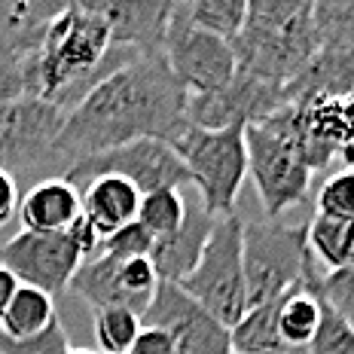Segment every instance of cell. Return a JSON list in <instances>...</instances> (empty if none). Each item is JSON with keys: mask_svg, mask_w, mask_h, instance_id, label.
I'll list each match as a JSON object with an SVG mask.
<instances>
[{"mask_svg": "<svg viewBox=\"0 0 354 354\" xmlns=\"http://www.w3.org/2000/svg\"><path fill=\"white\" fill-rule=\"evenodd\" d=\"M122 177L131 187L141 189V196L156 193V189H180L189 183L187 165L174 153L171 144L156 141V138H144V141H131L113 150L95 153V156L80 159L77 165L64 174V180L83 189L95 177Z\"/></svg>", "mask_w": 354, "mask_h": 354, "instance_id": "9", "label": "cell"}, {"mask_svg": "<svg viewBox=\"0 0 354 354\" xmlns=\"http://www.w3.org/2000/svg\"><path fill=\"white\" fill-rule=\"evenodd\" d=\"M241 230H245V220L239 214L217 217L196 269L177 284L189 299H196L205 312H211L226 327H232L248 312Z\"/></svg>", "mask_w": 354, "mask_h": 354, "instance_id": "6", "label": "cell"}, {"mask_svg": "<svg viewBox=\"0 0 354 354\" xmlns=\"http://www.w3.org/2000/svg\"><path fill=\"white\" fill-rule=\"evenodd\" d=\"M68 290L83 299L86 306H92V312H98V308H129L135 315L147 312V306L122 281V260L107 254H98L80 266Z\"/></svg>", "mask_w": 354, "mask_h": 354, "instance_id": "19", "label": "cell"}, {"mask_svg": "<svg viewBox=\"0 0 354 354\" xmlns=\"http://www.w3.org/2000/svg\"><path fill=\"white\" fill-rule=\"evenodd\" d=\"M0 266H6L19 284L37 287L55 299L68 293L71 278L83 266V250L68 232L21 230L0 248Z\"/></svg>", "mask_w": 354, "mask_h": 354, "instance_id": "11", "label": "cell"}, {"mask_svg": "<svg viewBox=\"0 0 354 354\" xmlns=\"http://www.w3.org/2000/svg\"><path fill=\"white\" fill-rule=\"evenodd\" d=\"M315 208L321 217L333 220H354V168H339L336 174H330L318 189Z\"/></svg>", "mask_w": 354, "mask_h": 354, "instance_id": "29", "label": "cell"}, {"mask_svg": "<svg viewBox=\"0 0 354 354\" xmlns=\"http://www.w3.org/2000/svg\"><path fill=\"white\" fill-rule=\"evenodd\" d=\"M318 263L308 266L302 284L290 287L281 297V308H278V336L287 351H299L306 354V348L312 345L315 333L321 327V297L315 290L318 281Z\"/></svg>", "mask_w": 354, "mask_h": 354, "instance_id": "20", "label": "cell"}, {"mask_svg": "<svg viewBox=\"0 0 354 354\" xmlns=\"http://www.w3.org/2000/svg\"><path fill=\"white\" fill-rule=\"evenodd\" d=\"M232 354H235V351H232ZM293 354H299V351H293Z\"/></svg>", "mask_w": 354, "mask_h": 354, "instance_id": "38", "label": "cell"}, {"mask_svg": "<svg viewBox=\"0 0 354 354\" xmlns=\"http://www.w3.org/2000/svg\"><path fill=\"white\" fill-rule=\"evenodd\" d=\"M19 202H21L19 180L12 174L0 171V226H6L19 214Z\"/></svg>", "mask_w": 354, "mask_h": 354, "instance_id": "35", "label": "cell"}, {"mask_svg": "<svg viewBox=\"0 0 354 354\" xmlns=\"http://www.w3.org/2000/svg\"><path fill=\"white\" fill-rule=\"evenodd\" d=\"M25 95V73H21V62L6 58L0 62V104Z\"/></svg>", "mask_w": 354, "mask_h": 354, "instance_id": "33", "label": "cell"}, {"mask_svg": "<svg viewBox=\"0 0 354 354\" xmlns=\"http://www.w3.org/2000/svg\"><path fill=\"white\" fill-rule=\"evenodd\" d=\"M312 21L318 49L354 55V0H318Z\"/></svg>", "mask_w": 354, "mask_h": 354, "instance_id": "24", "label": "cell"}, {"mask_svg": "<svg viewBox=\"0 0 354 354\" xmlns=\"http://www.w3.org/2000/svg\"><path fill=\"white\" fill-rule=\"evenodd\" d=\"M138 55L141 53L110 46L107 21L88 0L64 3V10L46 25L37 49L21 62L25 95L49 101L68 113L107 73Z\"/></svg>", "mask_w": 354, "mask_h": 354, "instance_id": "2", "label": "cell"}, {"mask_svg": "<svg viewBox=\"0 0 354 354\" xmlns=\"http://www.w3.org/2000/svg\"><path fill=\"white\" fill-rule=\"evenodd\" d=\"M83 214L80 189L64 177L37 180L19 202L21 230L28 232H68Z\"/></svg>", "mask_w": 354, "mask_h": 354, "instance_id": "16", "label": "cell"}, {"mask_svg": "<svg viewBox=\"0 0 354 354\" xmlns=\"http://www.w3.org/2000/svg\"><path fill=\"white\" fill-rule=\"evenodd\" d=\"M315 263L306 241V223L284 220H245L241 230V266H245L248 306L278 299L302 284Z\"/></svg>", "mask_w": 354, "mask_h": 354, "instance_id": "5", "label": "cell"}, {"mask_svg": "<svg viewBox=\"0 0 354 354\" xmlns=\"http://www.w3.org/2000/svg\"><path fill=\"white\" fill-rule=\"evenodd\" d=\"M92 10L107 21L110 46L131 53H162L174 3L168 0H88Z\"/></svg>", "mask_w": 354, "mask_h": 354, "instance_id": "14", "label": "cell"}, {"mask_svg": "<svg viewBox=\"0 0 354 354\" xmlns=\"http://www.w3.org/2000/svg\"><path fill=\"white\" fill-rule=\"evenodd\" d=\"M284 107H287L284 88L266 86L260 80L235 71L232 83L220 88V92L189 95V125L208 131L232 129V125H245L248 129V125L275 116Z\"/></svg>", "mask_w": 354, "mask_h": 354, "instance_id": "13", "label": "cell"}, {"mask_svg": "<svg viewBox=\"0 0 354 354\" xmlns=\"http://www.w3.org/2000/svg\"><path fill=\"white\" fill-rule=\"evenodd\" d=\"M315 290H318L324 306H327L339 321H345L354 330V266L330 269V272H324V275H318Z\"/></svg>", "mask_w": 354, "mask_h": 354, "instance_id": "28", "label": "cell"}, {"mask_svg": "<svg viewBox=\"0 0 354 354\" xmlns=\"http://www.w3.org/2000/svg\"><path fill=\"white\" fill-rule=\"evenodd\" d=\"M64 110L21 95L0 104V171L46 180L53 171V147L64 125Z\"/></svg>", "mask_w": 354, "mask_h": 354, "instance_id": "7", "label": "cell"}, {"mask_svg": "<svg viewBox=\"0 0 354 354\" xmlns=\"http://www.w3.org/2000/svg\"><path fill=\"white\" fill-rule=\"evenodd\" d=\"M68 351H71V339L68 330L62 327V321H55L46 333L28 339V342H12V339L0 336V354H68Z\"/></svg>", "mask_w": 354, "mask_h": 354, "instance_id": "32", "label": "cell"}, {"mask_svg": "<svg viewBox=\"0 0 354 354\" xmlns=\"http://www.w3.org/2000/svg\"><path fill=\"white\" fill-rule=\"evenodd\" d=\"M284 297V293H281ZM281 297L248 306V312L230 327V342L235 354H293L278 336V308Z\"/></svg>", "mask_w": 354, "mask_h": 354, "instance_id": "21", "label": "cell"}, {"mask_svg": "<svg viewBox=\"0 0 354 354\" xmlns=\"http://www.w3.org/2000/svg\"><path fill=\"white\" fill-rule=\"evenodd\" d=\"M131 354H183V351L177 348V342L168 333L144 327L141 336H138V342H135V348H131Z\"/></svg>", "mask_w": 354, "mask_h": 354, "instance_id": "34", "label": "cell"}, {"mask_svg": "<svg viewBox=\"0 0 354 354\" xmlns=\"http://www.w3.org/2000/svg\"><path fill=\"white\" fill-rule=\"evenodd\" d=\"M248 177L260 193L266 220H281L290 208L306 202L312 187V168L272 122H254L245 129Z\"/></svg>", "mask_w": 354, "mask_h": 354, "instance_id": "8", "label": "cell"}, {"mask_svg": "<svg viewBox=\"0 0 354 354\" xmlns=\"http://www.w3.org/2000/svg\"><path fill=\"white\" fill-rule=\"evenodd\" d=\"M62 10L64 3L49 0H0V62H25Z\"/></svg>", "mask_w": 354, "mask_h": 354, "instance_id": "18", "label": "cell"}, {"mask_svg": "<svg viewBox=\"0 0 354 354\" xmlns=\"http://www.w3.org/2000/svg\"><path fill=\"white\" fill-rule=\"evenodd\" d=\"M187 211H189V205L183 202L180 189H156V193L141 196L138 223H141L153 239H165V235H171L183 226Z\"/></svg>", "mask_w": 354, "mask_h": 354, "instance_id": "26", "label": "cell"}, {"mask_svg": "<svg viewBox=\"0 0 354 354\" xmlns=\"http://www.w3.org/2000/svg\"><path fill=\"white\" fill-rule=\"evenodd\" d=\"M248 16V0H196L187 3V19L198 31H208L223 40H235L245 25Z\"/></svg>", "mask_w": 354, "mask_h": 354, "instance_id": "25", "label": "cell"}, {"mask_svg": "<svg viewBox=\"0 0 354 354\" xmlns=\"http://www.w3.org/2000/svg\"><path fill=\"white\" fill-rule=\"evenodd\" d=\"M153 241L156 239L135 220V223L122 226V230L110 232L107 239H101V254L116 257V260H138V257H150Z\"/></svg>", "mask_w": 354, "mask_h": 354, "instance_id": "31", "label": "cell"}, {"mask_svg": "<svg viewBox=\"0 0 354 354\" xmlns=\"http://www.w3.org/2000/svg\"><path fill=\"white\" fill-rule=\"evenodd\" d=\"M68 354H101V351H88V348H71Z\"/></svg>", "mask_w": 354, "mask_h": 354, "instance_id": "37", "label": "cell"}, {"mask_svg": "<svg viewBox=\"0 0 354 354\" xmlns=\"http://www.w3.org/2000/svg\"><path fill=\"white\" fill-rule=\"evenodd\" d=\"M187 129L189 88L171 73L162 53L138 55L68 110L53 147V171L64 177L80 159L144 138L174 144Z\"/></svg>", "mask_w": 354, "mask_h": 354, "instance_id": "1", "label": "cell"}, {"mask_svg": "<svg viewBox=\"0 0 354 354\" xmlns=\"http://www.w3.org/2000/svg\"><path fill=\"white\" fill-rule=\"evenodd\" d=\"M83 198V217L92 223V230L107 239L110 232L135 223L141 208V189L131 187L122 177H95L80 189Z\"/></svg>", "mask_w": 354, "mask_h": 354, "instance_id": "17", "label": "cell"}, {"mask_svg": "<svg viewBox=\"0 0 354 354\" xmlns=\"http://www.w3.org/2000/svg\"><path fill=\"white\" fill-rule=\"evenodd\" d=\"M214 223H217V217H211V214L198 205V208L187 211V220H183L180 230L153 241L150 263H153V269H156L162 284H180L183 278L196 269L198 257H202L205 245H208Z\"/></svg>", "mask_w": 354, "mask_h": 354, "instance_id": "15", "label": "cell"}, {"mask_svg": "<svg viewBox=\"0 0 354 354\" xmlns=\"http://www.w3.org/2000/svg\"><path fill=\"white\" fill-rule=\"evenodd\" d=\"M312 6L299 0H250L245 25L232 40L239 73L287 92L318 53Z\"/></svg>", "mask_w": 354, "mask_h": 354, "instance_id": "3", "label": "cell"}, {"mask_svg": "<svg viewBox=\"0 0 354 354\" xmlns=\"http://www.w3.org/2000/svg\"><path fill=\"white\" fill-rule=\"evenodd\" d=\"M55 321H58L55 299L49 293L37 290V287L21 284L12 302L6 306V315L0 321V336L12 339V342H28V339H37L40 333H46Z\"/></svg>", "mask_w": 354, "mask_h": 354, "instance_id": "22", "label": "cell"}, {"mask_svg": "<svg viewBox=\"0 0 354 354\" xmlns=\"http://www.w3.org/2000/svg\"><path fill=\"white\" fill-rule=\"evenodd\" d=\"M162 55L174 77L189 88V95L220 92L232 83L235 71H239L232 43L189 25L187 3H174Z\"/></svg>", "mask_w": 354, "mask_h": 354, "instance_id": "10", "label": "cell"}, {"mask_svg": "<svg viewBox=\"0 0 354 354\" xmlns=\"http://www.w3.org/2000/svg\"><path fill=\"white\" fill-rule=\"evenodd\" d=\"M306 241L315 263H324L327 272L354 266V220H333L315 214L306 223Z\"/></svg>", "mask_w": 354, "mask_h": 354, "instance_id": "23", "label": "cell"}, {"mask_svg": "<svg viewBox=\"0 0 354 354\" xmlns=\"http://www.w3.org/2000/svg\"><path fill=\"white\" fill-rule=\"evenodd\" d=\"M141 324L168 333L183 354H232L230 327L220 324L211 312H205L177 284L159 281L150 306L141 315Z\"/></svg>", "mask_w": 354, "mask_h": 354, "instance_id": "12", "label": "cell"}, {"mask_svg": "<svg viewBox=\"0 0 354 354\" xmlns=\"http://www.w3.org/2000/svg\"><path fill=\"white\" fill-rule=\"evenodd\" d=\"M141 330V315L129 312V308H98L95 312V339L104 354H131Z\"/></svg>", "mask_w": 354, "mask_h": 354, "instance_id": "27", "label": "cell"}, {"mask_svg": "<svg viewBox=\"0 0 354 354\" xmlns=\"http://www.w3.org/2000/svg\"><path fill=\"white\" fill-rule=\"evenodd\" d=\"M19 278L12 275L6 266H0V321H3V315H6V306L12 302V297H16V290H19Z\"/></svg>", "mask_w": 354, "mask_h": 354, "instance_id": "36", "label": "cell"}, {"mask_svg": "<svg viewBox=\"0 0 354 354\" xmlns=\"http://www.w3.org/2000/svg\"><path fill=\"white\" fill-rule=\"evenodd\" d=\"M171 147L187 165L189 183L198 187V205L211 217L235 214V202H239V193L248 177L245 125L220 131L189 125Z\"/></svg>", "mask_w": 354, "mask_h": 354, "instance_id": "4", "label": "cell"}, {"mask_svg": "<svg viewBox=\"0 0 354 354\" xmlns=\"http://www.w3.org/2000/svg\"><path fill=\"white\" fill-rule=\"evenodd\" d=\"M306 354H354V330L321 302V327Z\"/></svg>", "mask_w": 354, "mask_h": 354, "instance_id": "30", "label": "cell"}]
</instances>
